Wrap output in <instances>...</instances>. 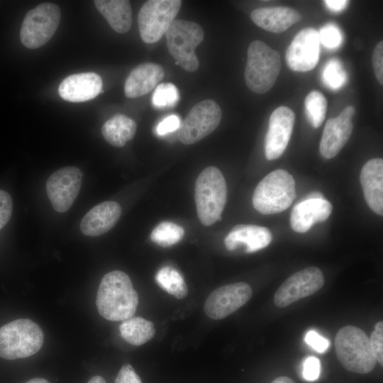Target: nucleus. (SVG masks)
<instances>
[{"label": "nucleus", "mask_w": 383, "mask_h": 383, "mask_svg": "<svg viewBox=\"0 0 383 383\" xmlns=\"http://www.w3.org/2000/svg\"><path fill=\"white\" fill-rule=\"evenodd\" d=\"M222 112L213 100L206 99L194 106L189 111L178 131L179 140L186 145L202 140L218 126Z\"/></svg>", "instance_id": "10"}, {"label": "nucleus", "mask_w": 383, "mask_h": 383, "mask_svg": "<svg viewBox=\"0 0 383 383\" xmlns=\"http://www.w3.org/2000/svg\"><path fill=\"white\" fill-rule=\"evenodd\" d=\"M88 383H106V380L99 375L92 377Z\"/></svg>", "instance_id": "43"}, {"label": "nucleus", "mask_w": 383, "mask_h": 383, "mask_svg": "<svg viewBox=\"0 0 383 383\" xmlns=\"http://www.w3.org/2000/svg\"><path fill=\"white\" fill-rule=\"evenodd\" d=\"M346 74L339 61H329L323 72V80L331 89H338L346 80Z\"/></svg>", "instance_id": "31"}, {"label": "nucleus", "mask_w": 383, "mask_h": 383, "mask_svg": "<svg viewBox=\"0 0 383 383\" xmlns=\"http://www.w3.org/2000/svg\"><path fill=\"white\" fill-rule=\"evenodd\" d=\"M373 355L382 366L383 365V322L379 321L369 338Z\"/></svg>", "instance_id": "33"}, {"label": "nucleus", "mask_w": 383, "mask_h": 383, "mask_svg": "<svg viewBox=\"0 0 383 383\" xmlns=\"http://www.w3.org/2000/svg\"><path fill=\"white\" fill-rule=\"evenodd\" d=\"M182 3L180 0L145 1L138 15L141 39L146 43H153L160 40L174 21Z\"/></svg>", "instance_id": "9"}, {"label": "nucleus", "mask_w": 383, "mask_h": 383, "mask_svg": "<svg viewBox=\"0 0 383 383\" xmlns=\"http://www.w3.org/2000/svg\"><path fill=\"white\" fill-rule=\"evenodd\" d=\"M43 332L28 318H19L0 328V357L6 360L28 357L42 348Z\"/></svg>", "instance_id": "5"}, {"label": "nucleus", "mask_w": 383, "mask_h": 383, "mask_svg": "<svg viewBox=\"0 0 383 383\" xmlns=\"http://www.w3.org/2000/svg\"><path fill=\"white\" fill-rule=\"evenodd\" d=\"M326 6L333 12H340L346 8L349 1L345 0H326L324 1Z\"/></svg>", "instance_id": "40"}, {"label": "nucleus", "mask_w": 383, "mask_h": 383, "mask_svg": "<svg viewBox=\"0 0 383 383\" xmlns=\"http://www.w3.org/2000/svg\"><path fill=\"white\" fill-rule=\"evenodd\" d=\"M272 238L270 231L256 225L240 224L234 226L224 240L228 250L244 245L246 252H254L267 247Z\"/></svg>", "instance_id": "22"}, {"label": "nucleus", "mask_w": 383, "mask_h": 383, "mask_svg": "<svg viewBox=\"0 0 383 383\" xmlns=\"http://www.w3.org/2000/svg\"><path fill=\"white\" fill-rule=\"evenodd\" d=\"M118 203L106 201L90 209L80 223V229L87 236H99L110 231L118 222L121 215Z\"/></svg>", "instance_id": "18"}, {"label": "nucleus", "mask_w": 383, "mask_h": 383, "mask_svg": "<svg viewBox=\"0 0 383 383\" xmlns=\"http://www.w3.org/2000/svg\"><path fill=\"white\" fill-rule=\"evenodd\" d=\"M165 35L168 51L176 64L188 72L196 70L199 62L195 49L204 37L201 26L194 21L174 19Z\"/></svg>", "instance_id": "7"}, {"label": "nucleus", "mask_w": 383, "mask_h": 383, "mask_svg": "<svg viewBox=\"0 0 383 383\" xmlns=\"http://www.w3.org/2000/svg\"><path fill=\"white\" fill-rule=\"evenodd\" d=\"M295 121L294 111L281 106L271 114L265 140V153L268 160L279 158L290 140Z\"/></svg>", "instance_id": "15"}, {"label": "nucleus", "mask_w": 383, "mask_h": 383, "mask_svg": "<svg viewBox=\"0 0 383 383\" xmlns=\"http://www.w3.org/2000/svg\"><path fill=\"white\" fill-rule=\"evenodd\" d=\"M82 173L73 166L60 168L53 172L46 182V192L53 209L64 213L76 199L82 185Z\"/></svg>", "instance_id": "12"}, {"label": "nucleus", "mask_w": 383, "mask_h": 383, "mask_svg": "<svg viewBox=\"0 0 383 383\" xmlns=\"http://www.w3.org/2000/svg\"><path fill=\"white\" fill-rule=\"evenodd\" d=\"M320 43L328 48L338 47L342 40L341 33L338 28L331 23L322 27L318 32Z\"/></svg>", "instance_id": "32"}, {"label": "nucleus", "mask_w": 383, "mask_h": 383, "mask_svg": "<svg viewBox=\"0 0 383 383\" xmlns=\"http://www.w3.org/2000/svg\"><path fill=\"white\" fill-rule=\"evenodd\" d=\"M13 210V201L10 194L0 189V229L9 222Z\"/></svg>", "instance_id": "34"}, {"label": "nucleus", "mask_w": 383, "mask_h": 383, "mask_svg": "<svg viewBox=\"0 0 383 383\" xmlns=\"http://www.w3.org/2000/svg\"><path fill=\"white\" fill-rule=\"evenodd\" d=\"M281 70L279 53L261 40L252 41L248 49L244 73L247 87L256 94H265L274 84Z\"/></svg>", "instance_id": "4"}, {"label": "nucleus", "mask_w": 383, "mask_h": 383, "mask_svg": "<svg viewBox=\"0 0 383 383\" xmlns=\"http://www.w3.org/2000/svg\"><path fill=\"white\" fill-rule=\"evenodd\" d=\"M60 21V9L53 3H42L25 16L20 30L23 45L30 49L38 48L55 34Z\"/></svg>", "instance_id": "8"}, {"label": "nucleus", "mask_w": 383, "mask_h": 383, "mask_svg": "<svg viewBox=\"0 0 383 383\" xmlns=\"http://www.w3.org/2000/svg\"><path fill=\"white\" fill-rule=\"evenodd\" d=\"M355 113V109L350 105L336 118L327 121L319 145L320 152L323 157H334L348 141L353 131L352 119Z\"/></svg>", "instance_id": "16"}, {"label": "nucleus", "mask_w": 383, "mask_h": 383, "mask_svg": "<svg viewBox=\"0 0 383 383\" xmlns=\"http://www.w3.org/2000/svg\"><path fill=\"white\" fill-rule=\"evenodd\" d=\"M163 67L156 63L146 62L135 67L127 77L124 93L128 98H137L153 90L162 80Z\"/></svg>", "instance_id": "21"}, {"label": "nucleus", "mask_w": 383, "mask_h": 383, "mask_svg": "<svg viewBox=\"0 0 383 383\" xmlns=\"http://www.w3.org/2000/svg\"><path fill=\"white\" fill-rule=\"evenodd\" d=\"M181 125L180 118L177 115H170L161 121L155 128L157 135H165L179 130Z\"/></svg>", "instance_id": "36"}, {"label": "nucleus", "mask_w": 383, "mask_h": 383, "mask_svg": "<svg viewBox=\"0 0 383 383\" xmlns=\"http://www.w3.org/2000/svg\"><path fill=\"white\" fill-rule=\"evenodd\" d=\"M252 21L260 28L272 33H282L301 19L294 9L284 6L255 9L250 14Z\"/></svg>", "instance_id": "23"}, {"label": "nucleus", "mask_w": 383, "mask_h": 383, "mask_svg": "<svg viewBox=\"0 0 383 383\" xmlns=\"http://www.w3.org/2000/svg\"><path fill=\"white\" fill-rule=\"evenodd\" d=\"M318 31L308 27L301 30L287 49L288 67L295 72H308L317 65L320 53Z\"/></svg>", "instance_id": "14"}, {"label": "nucleus", "mask_w": 383, "mask_h": 383, "mask_svg": "<svg viewBox=\"0 0 383 383\" xmlns=\"http://www.w3.org/2000/svg\"><path fill=\"white\" fill-rule=\"evenodd\" d=\"M337 358L347 370L359 374L370 372L376 365L369 338L361 328L348 325L335 336Z\"/></svg>", "instance_id": "3"}, {"label": "nucleus", "mask_w": 383, "mask_h": 383, "mask_svg": "<svg viewBox=\"0 0 383 383\" xmlns=\"http://www.w3.org/2000/svg\"><path fill=\"white\" fill-rule=\"evenodd\" d=\"M94 5L110 26L118 33L129 30L132 24V10L126 0H96Z\"/></svg>", "instance_id": "24"}, {"label": "nucleus", "mask_w": 383, "mask_h": 383, "mask_svg": "<svg viewBox=\"0 0 383 383\" xmlns=\"http://www.w3.org/2000/svg\"><path fill=\"white\" fill-rule=\"evenodd\" d=\"M179 100V93L172 83H160L155 88L151 98L152 105L157 109L174 107Z\"/></svg>", "instance_id": "30"}, {"label": "nucleus", "mask_w": 383, "mask_h": 383, "mask_svg": "<svg viewBox=\"0 0 383 383\" xmlns=\"http://www.w3.org/2000/svg\"><path fill=\"white\" fill-rule=\"evenodd\" d=\"M332 210L331 204L325 199H304L292 211L291 227L297 233L307 232L315 223L325 221Z\"/></svg>", "instance_id": "19"}, {"label": "nucleus", "mask_w": 383, "mask_h": 383, "mask_svg": "<svg viewBox=\"0 0 383 383\" xmlns=\"http://www.w3.org/2000/svg\"><path fill=\"white\" fill-rule=\"evenodd\" d=\"M304 340L309 345L319 353L326 352L330 345L328 339L322 337L313 330L306 333Z\"/></svg>", "instance_id": "38"}, {"label": "nucleus", "mask_w": 383, "mask_h": 383, "mask_svg": "<svg viewBox=\"0 0 383 383\" xmlns=\"http://www.w3.org/2000/svg\"><path fill=\"white\" fill-rule=\"evenodd\" d=\"M194 199L200 222L211 226L221 218L227 200L226 182L218 168H205L195 182Z\"/></svg>", "instance_id": "2"}, {"label": "nucleus", "mask_w": 383, "mask_h": 383, "mask_svg": "<svg viewBox=\"0 0 383 383\" xmlns=\"http://www.w3.org/2000/svg\"><path fill=\"white\" fill-rule=\"evenodd\" d=\"M155 280L162 289L177 299H184L188 294V288L182 275L170 266L160 268L155 275Z\"/></svg>", "instance_id": "27"}, {"label": "nucleus", "mask_w": 383, "mask_h": 383, "mask_svg": "<svg viewBox=\"0 0 383 383\" xmlns=\"http://www.w3.org/2000/svg\"><path fill=\"white\" fill-rule=\"evenodd\" d=\"M184 235L182 226L171 221H162L152 230L150 239L157 245L167 248L179 242Z\"/></svg>", "instance_id": "28"}, {"label": "nucleus", "mask_w": 383, "mask_h": 383, "mask_svg": "<svg viewBox=\"0 0 383 383\" xmlns=\"http://www.w3.org/2000/svg\"><path fill=\"white\" fill-rule=\"evenodd\" d=\"M296 196L295 182L286 170H276L265 177L256 187L254 208L262 214H272L286 210Z\"/></svg>", "instance_id": "6"}, {"label": "nucleus", "mask_w": 383, "mask_h": 383, "mask_svg": "<svg viewBox=\"0 0 383 383\" xmlns=\"http://www.w3.org/2000/svg\"><path fill=\"white\" fill-rule=\"evenodd\" d=\"M320 360L314 356L308 357L303 364V377L308 381L316 380L320 374Z\"/></svg>", "instance_id": "35"}, {"label": "nucleus", "mask_w": 383, "mask_h": 383, "mask_svg": "<svg viewBox=\"0 0 383 383\" xmlns=\"http://www.w3.org/2000/svg\"><path fill=\"white\" fill-rule=\"evenodd\" d=\"M252 294L250 286L245 282L223 285L209 295L204 305V312L211 319H223L245 304Z\"/></svg>", "instance_id": "13"}, {"label": "nucleus", "mask_w": 383, "mask_h": 383, "mask_svg": "<svg viewBox=\"0 0 383 383\" xmlns=\"http://www.w3.org/2000/svg\"><path fill=\"white\" fill-rule=\"evenodd\" d=\"M324 199L323 195L320 192H312L307 195L305 199Z\"/></svg>", "instance_id": "42"}, {"label": "nucleus", "mask_w": 383, "mask_h": 383, "mask_svg": "<svg viewBox=\"0 0 383 383\" xmlns=\"http://www.w3.org/2000/svg\"><path fill=\"white\" fill-rule=\"evenodd\" d=\"M360 183L365 199L370 208L377 214L383 213V160L374 158L362 167Z\"/></svg>", "instance_id": "20"}, {"label": "nucleus", "mask_w": 383, "mask_h": 383, "mask_svg": "<svg viewBox=\"0 0 383 383\" xmlns=\"http://www.w3.org/2000/svg\"><path fill=\"white\" fill-rule=\"evenodd\" d=\"M102 91V79L96 73L74 74L65 78L59 86L60 96L70 102L91 100Z\"/></svg>", "instance_id": "17"}, {"label": "nucleus", "mask_w": 383, "mask_h": 383, "mask_svg": "<svg viewBox=\"0 0 383 383\" xmlns=\"http://www.w3.org/2000/svg\"><path fill=\"white\" fill-rule=\"evenodd\" d=\"M138 304V294L129 276L114 270L101 280L96 299L99 314L111 321H123L133 317Z\"/></svg>", "instance_id": "1"}, {"label": "nucleus", "mask_w": 383, "mask_h": 383, "mask_svg": "<svg viewBox=\"0 0 383 383\" xmlns=\"http://www.w3.org/2000/svg\"><path fill=\"white\" fill-rule=\"evenodd\" d=\"M372 66L377 81L383 84V42L379 41L372 52Z\"/></svg>", "instance_id": "37"}, {"label": "nucleus", "mask_w": 383, "mask_h": 383, "mask_svg": "<svg viewBox=\"0 0 383 383\" xmlns=\"http://www.w3.org/2000/svg\"><path fill=\"white\" fill-rule=\"evenodd\" d=\"M324 277L316 267H309L288 277L277 289L274 296V304L284 308L311 296L321 289Z\"/></svg>", "instance_id": "11"}, {"label": "nucleus", "mask_w": 383, "mask_h": 383, "mask_svg": "<svg viewBox=\"0 0 383 383\" xmlns=\"http://www.w3.org/2000/svg\"><path fill=\"white\" fill-rule=\"evenodd\" d=\"M271 383H295L291 378L286 376L277 377Z\"/></svg>", "instance_id": "41"}, {"label": "nucleus", "mask_w": 383, "mask_h": 383, "mask_svg": "<svg viewBox=\"0 0 383 383\" xmlns=\"http://www.w3.org/2000/svg\"><path fill=\"white\" fill-rule=\"evenodd\" d=\"M114 383H142L140 378L130 364H125L120 369Z\"/></svg>", "instance_id": "39"}, {"label": "nucleus", "mask_w": 383, "mask_h": 383, "mask_svg": "<svg viewBox=\"0 0 383 383\" xmlns=\"http://www.w3.org/2000/svg\"><path fill=\"white\" fill-rule=\"evenodd\" d=\"M136 130L135 121L126 115L116 114L104 123L101 134L110 145L121 148L133 139Z\"/></svg>", "instance_id": "25"}, {"label": "nucleus", "mask_w": 383, "mask_h": 383, "mask_svg": "<svg viewBox=\"0 0 383 383\" xmlns=\"http://www.w3.org/2000/svg\"><path fill=\"white\" fill-rule=\"evenodd\" d=\"M26 383H50V382L45 379L37 377V378L31 379L28 380V382H26Z\"/></svg>", "instance_id": "44"}, {"label": "nucleus", "mask_w": 383, "mask_h": 383, "mask_svg": "<svg viewBox=\"0 0 383 383\" xmlns=\"http://www.w3.org/2000/svg\"><path fill=\"white\" fill-rule=\"evenodd\" d=\"M306 114L313 128H318L323 123L328 103L326 97L318 91H311L304 101Z\"/></svg>", "instance_id": "29"}, {"label": "nucleus", "mask_w": 383, "mask_h": 383, "mask_svg": "<svg viewBox=\"0 0 383 383\" xmlns=\"http://www.w3.org/2000/svg\"><path fill=\"white\" fill-rule=\"evenodd\" d=\"M121 337L129 344L141 345L151 340L155 334L152 322L142 317H131L119 326Z\"/></svg>", "instance_id": "26"}]
</instances>
